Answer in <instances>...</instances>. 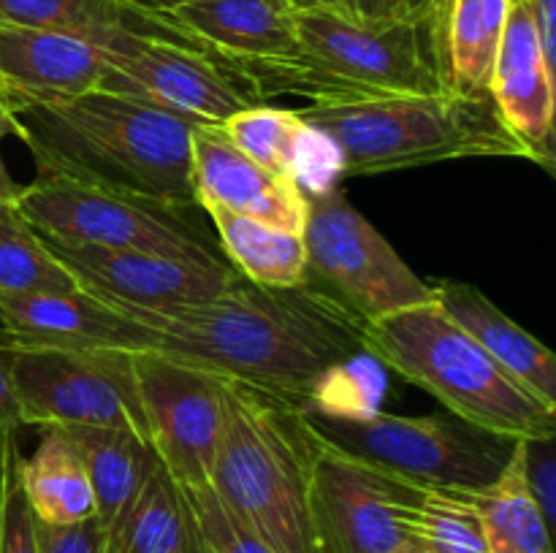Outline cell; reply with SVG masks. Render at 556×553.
I'll use <instances>...</instances> for the list:
<instances>
[{
  "instance_id": "1",
  "label": "cell",
  "mask_w": 556,
  "mask_h": 553,
  "mask_svg": "<svg viewBox=\"0 0 556 553\" xmlns=\"http://www.w3.org/2000/svg\"><path fill=\"white\" fill-rule=\"evenodd\" d=\"M150 350L309 410L324 383L364 350L362 320L313 285L269 287L244 280L212 301L147 320Z\"/></svg>"
},
{
  "instance_id": "2",
  "label": "cell",
  "mask_w": 556,
  "mask_h": 553,
  "mask_svg": "<svg viewBox=\"0 0 556 553\" xmlns=\"http://www.w3.org/2000/svg\"><path fill=\"white\" fill-rule=\"evenodd\" d=\"M16 119L36 160V177L199 206L190 119L106 90L22 108Z\"/></svg>"
},
{
  "instance_id": "3",
  "label": "cell",
  "mask_w": 556,
  "mask_h": 553,
  "mask_svg": "<svg viewBox=\"0 0 556 553\" xmlns=\"http://www.w3.org/2000/svg\"><path fill=\"white\" fill-rule=\"evenodd\" d=\"M296 52L228 60L261 98L302 95L313 103H362L448 92L445 43L427 20L362 25L329 11H293Z\"/></svg>"
},
{
  "instance_id": "4",
  "label": "cell",
  "mask_w": 556,
  "mask_h": 553,
  "mask_svg": "<svg viewBox=\"0 0 556 553\" xmlns=\"http://www.w3.org/2000/svg\"><path fill=\"white\" fill-rule=\"evenodd\" d=\"M318 437L288 401L223 380L215 497L275 553H318L309 524V466Z\"/></svg>"
},
{
  "instance_id": "5",
  "label": "cell",
  "mask_w": 556,
  "mask_h": 553,
  "mask_svg": "<svg viewBox=\"0 0 556 553\" xmlns=\"http://www.w3.org/2000/svg\"><path fill=\"white\" fill-rule=\"evenodd\" d=\"M340 155L342 177L407 171L462 157H525L492 92H434L362 103H309L296 112Z\"/></svg>"
},
{
  "instance_id": "6",
  "label": "cell",
  "mask_w": 556,
  "mask_h": 553,
  "mask_svg": "<svg viewBox=\"0 0 556 553\" xmlns=\"http://www.w3.org/2000/svg\"><path fill=\"white\" fill-rule=\"evenodd\" d=\"M364 350L472 426L514 439L556 434V407L494 361L434 298L369 323Z\"/></svg>"
},
{
  "instance_id": "7",
  "label": "cell",
  "mask_w": 556,
  "mask_h": 553,
  "mask_svg": "<svg viewBox=\"0 0 556 553\" xmlns=\"http://www.w3.org/2000/svg\"><path fill=\"white\" fill-rule=\"evenodd\" d=\"M315 437L329 448L424 488L478 491L503 475L519 439L451 415H342L304 410Z\"/></svg>"
},
{
  "instance_id": "8",
  "label": "cell",
  "mask_w": 556,
  "mask_h": 553,
  "mask_svg": "<svg viewBox=\"0 0 556 553\" xmlns=\"http://www.w3.org/2000/svg\"><path fill=\"white\" fill-rule=\"evenodd\" d=\"M14 204L41 236L54 242L228 263L220 242L210 236L195 215L199 206L166 204L63 177H36L22 184Z\"/></svg>"
},
{
  "instance_id": "9",
  "label": "cell",
  "mask_w": 556,
  "mask_h": 553,
  "mask_svg": "<svg viewBox=\"0 0 556 553\" xmlns=\"http://www.w3.org/2000/svg\"><path fill=\"white\" fill-rule=\"evenodd\" d=\"M304 195L307 285L326 293L364 325L432 301L434 285H427L402 260L340 188H304Z\"/></svg>"
},
{
  "instance_id": "10",
  "label": "cell",
  "mask_w": 556,
  "mask_h": 553,
  "mask_svg": "<svg viewBox=\"0 0 556 553\" xmlns=\"http://www.w3.org/2000/svg\"><path fill=\"white\" fill-rule=\"evenodd\" d=\"M14 345L11 383L22 426L130 428L147 442L134 352Z\"/></svg>"
},
{
  "instance_id": "11",
  "label": "cell",
  "mask_w": 556,
  "mask_h": 553,
  "mask_svg": "<svg viewBox=\"0 0 556 553\" xmlns=\"http://www.w3.org/2000/svg\"><path fill=\"white\" fill-rule=\"evenodd\" d=\"M98 90L166 108L195 125H223L266 103L258 87L215 52L125 33L109 41Z\"/></svg>"
},
{
  "instance_id": "12",
  "label": "cell",
  "mask_w": 556,
  "mask_h": 553,
  "mask_svg": "<svg viewBox=\"0 0 556 553\" xmlns=\"http://www.w3.org/2000/svg\"><path fill=\"white\" fill-rule=\"evenodd\" d=\"M134 377L155 459L182 488L210 486L226 377L152 350L134 352Z\"/></svg>"
},
{
  "instance_id": "13",
  "label": "cell",
  "mask_w": 556,
  "mask_h": 553,
  "mask_svg": "<svg viewBox=\"0 0 556 553\" xmlns=\"http://www.w3.org/2000/svg\"><path fill=\"white\" fill-rule=\"evenodd\" d=\"M41 242L79 291L139 323L212 301L237 276L231 263H195L136 249L63 244L49 236H41Z\"/></svg>"
},
{
  "instance_id": "14",
  "label": "cell",
  "mask_w": 556,
  "mask_h": 553,
  "mask_svg": "<svg viewBox=\"0 0 556 553\" xmlns=\"http://www.w3.org/2000/svg\"><path fill=\"white\" fill-rule=\"evenodd\" d=\"M416 486L318 439L309 466V524L318 553H394L413 545L402 513Z\"/></svg>"
},
{
  "instance_id": "15",
  "label": "cell",
  "mask_w": 556,
  "mask_h": 553,
  "mask_svg": "<svg viewBox=\"0 0 556 553\" xmlns=\"http://www.w3.org/2000/svg\"><path fill=\"white\" fill-rule=\"evenodd\" d=\"M193 195L199 209L220 206L286 231L302 233L307 220L302 184L237 150L223 125L193 128Z\"/></svg>"
},
{
  "instance_id": "16",
  "label": "cell",
  "mask_w": 556,
  "mask_h": 553,
  "mask_svg": "<svg viewBox=\"0 0 556 553\" xmlns=\"http://www.w3.org/2000/svg\"><path fill=\"white\" fill-rule=\"evenodd\" d=\"M106 65V49L90 38L0 25V90L14 114L98 90Z\"/></svg>"
},
{
  "instance_id": "17",
  "label": "cell",
  "mask_w": 556,
  "mask_h": 553,
  "mask_svg": "<svg viewBox=\"0 0 556 553\" xmlns=\"http://www.w3.org/2000/svg\"><path fill=\"white\" fill-rule=\"evenodd\" d=\"M554 81L556 74L543 57L532 11L510 3L503 41L494 60L489 92L500 114L530 150L532 163L554 171Z\"/></svg>"
},
{
  "instance_id": "18",
  "label": "cell",
  "mask_w": 556,
  "mask_h": 553,
  "mask_svg": "<svg viewBox=\"0 0 556 553\" xmlns=\"http://www.w3.org/2000/svg\"><path fill=\"white\" fill-rule=\"evenodd\" d=\"M0 325L20 345L60 350H150V325L114 312L85 291L0 296Z\"/></svg>"
},
{
  "instance_id": "19",
  "label": "cell",
  "mask_w": 556,
  "mask_h": 553,
  "mask_svg": "<svg viewBox=\"0 0 556 553\" xmlns=\"http://www.w3.org/2000/svg\"><path fill=\"white\" fill-rule=\"evenodd\" d=\"M434 301L459 329H465L489 356L503 363L514 377L556 407V358L543 342L510 320L481 287L470 282H440Z\"/></svg>"
},
{
  "instance_id": "20",
  "label": "cell",
  "mask_w": 556,
  "mask_h": 553,
  "mask_svg": "<svg viewBox=\"0 0 556 553\" xmlns=\"http://www.w3.org/2000/svg\"><path fill=\"white\" fill-rule=\"evenodd\" d=\"M172 20L226 60H271L296 52L293 11L282 0H195Z\"/></svg>"
},
{
  "instance_id": "21",
  "label": "cell",
  "mask_w": 556,
  "mask_h": 553,
  "mask_svg": "<svg viewBox=\"0 0 556 553\" xmlns=\"http://www.w3.org/2000/svg\"><path fill=\"white\" fill-rule=\"evenodd\" d=\"M0 25L71 33V36L90 38L101 47L117 36L134 33V36L212 52L188 30H182L172 16L150 14L125 0H0Z\"/></svg>"
},
{
  "instance_id": "22",
  "label": "cell",
  "mask_w": 556,
  "mask_h": 553,
  "mask_svg": "<svg viewBox=\"0 0 556 553\" xmlns=\"http://www.w3.org/2000/svg\"><path fill=\"white\" fill-rule=\"evenodd\" d=\"M103 548L109 553H201L182 488L161 461L141 483L134 502L103 529Z\"/></svg>"
},
{
  "instance_id": "23",
  "label": "cell",
  "mask_w": 556,
  "mask_h": 553,
  "mask_svg": "<svg viewBox=\"0 0 556 553\" xmlns=\"http://www.w3.org/2000/svg\"><path fill=\"white\" fill-rule=\"evenodd\" d=\"M65 432L85 464L98 524L109 529L119 518V513L134 502L141 483L157 464L155 453L130 428L74 426Z\"/></svg>"
},
{
  "instance_id": "24",
  "label": "cell",
  "mask_w": 556,
  "mask_h": 553,
  "mask_svg": "<svg viewBox=\"0 0 556 553\" xmlns=\"http://www.w3.org/2000/svg\"><path fill=\"white\" fill-rule=\"evenodd\" d=\"M20 486L36 520L68 526L96 518V502L85 464L65 428H41V442L30 459L20 455Z\"/></svg>"
},
{
  "instance_id": "25",
  "label": "cell",
  "mask_w": 556,
  "mask_h": 553,
  "mask_svg": "<svg viewBox=\"0 0 556 553\" xmlns=\"http://www.w3.org/2000/svg\"><path fill=\"white\" fill-rule=\"evenodd\" d=\"M204 211L215 222L223 255L244 280L269 287L302 285L307 274V247L302 233L266 226L220 206Z\"/></svg>"
},
{
  "instance_id": "26",
  "label": "cell",
  "mask_w": 556,
  "mask_h": 553,
  "mask_svg": "<svg viewBox=\"0 0 556 553\" xmlns=\"http://www.w3.org/2000/svg\"><path fill=\"white\" fill-rule=\"evenodd\" d=\"M470 497L481 515L489 553H554L552 526L525 480V439L516 442L503 475L492 486L470 491Z\"/></svg>"
},
{
  "instance_id": "27",
  "label": "cell",
  "mask_w": 556,
  "mask_h": 553,
  "mask_svg": "<svg viewBox=\"0 0 556 553\" xmlns=\"http://www.w3.org/2000/svg\"><path fill=\"white\" fill-rule=\"evenodd\" d=\"M510 0H451L443 41L448 85L456 92H489Z\"/></svg>"
},
{
  "instance_id": "28",
  "label": "cell",
  "mask_w": 556,
  "mask_h": 553,
  "mask_svg": "<svg viewBox=\"0 0 556 553\" xmlns=\"http://www.w3.org/2000/svg\"><path fill=\"white\" fill-rule=\"evenodd\" d=\"M402 524L413 545L429 553H489L470 491L416 486Z\"/></svg>"
},
{
  "instance_id": "29",
  "label": "cell",
  "mask_w": 556,
  "mask_h": 553,
  "mask_svg": "<svg viewBox=\"0 0 556 553\" xmlns=\"http://www.w3.org/2000/svg\"><path fill=\"white\" fill-rule=\"evenodd\" d=\"M79 291L68 271L43 247L14 198L0 195V296H41Z\"/></svg>"
},
{
  "instance_id": "30",
  "label": "cell",
  "mask_w": 556,
  "mask_h": 553,
  "mask_svg": "<svg viewBox=\"0 0 556 553\" xmlns=\"http://www.w3.org/2000/svg\"><path fill=\"white\" fill-rule=\"evenodd\" d=\"M223 130L244 155L304 188L302 171L304 157H307V139L313 130L302 123L296 112L261 103V106L233 114L228 123H223Z\"/></svg>"
},
{
  "instance_id": "31",
  "label": "cell",
  "mask_w": 556,
  "mask_h": 553,
  "mask_svg": "<svg viewBox=\"0 0 556 553\" xmlns=\"http://www.w3.org/2000/svg\"><path fill=\"white\" fill-rule=\"evenodd\" d=\"M182 493L204 553H275L215 497L210 486H190L182 488Z\"/></svg>"
},
{
  "instance_id": "32",
  "label": "cell",
  "mask_w": 556,
  "mask_h": 553,
  "mask_svg": "<svg viewBox=\"0 0 556 553\" xmlns=\"http://www.w3.org/2000/svg\"><path fill=\"white\" fill-rule=\"evenodd\" d=\"M20 442H11L0 483V553H38L36 515L20 486Z\"/></svg>"
},
{
  "instance_id": "33",
  "label": "cell",
  "mask_w": 556,
  "mask_h": 553,
  "mask_svg": "<svg viewBox=\"0 0 556 553\" xmlns=\"http://www.w3.org/2000/svg\"><path fill=\"white\" fill-rule=\"evenodd\" d=\"M291 11H329L362 25L394 20H429L432 0H282Z\"/></svg>"
},
{
  "instance_id": "34",
  "label": "cell",
  "mask_w": 556,
  "mask_h": 553,
  "mask_svg": "<svg viewBox=\"0 0 556 553\" xmlns=\"http://www.w3.org/2000/svg\"><path fill=\"white\" fill-rule=\"evenodd\" d=\"M525 480L548 526L556 520V434L525 439Z\"/></svg>"
},
{
  "instance_id": "35",
  "label": "cell",
  "mask_w": 556,
  "mask_h": 553,
  "mask_svg": "<svg viewBox=\"0 0 556 553\" xmlns=\"http://www.w3.org/2000/svg\"><path fill=\"white\" fill-rule=\"evenodd\" d=\"M38 553H101L103 526L98 518L68 526H49L36 520Z\"/></svg>"
},
{
  "instance_id": "36",
  "label": "cell",
  "mask_w": 556,
  "mask_h": 553,
  "mask_svg": "<svg viewBox=\"0 0 556 553\" xmlns=\"http://www.w3.org/2000/svg\"><path fill=\"white\" fill-rule=\"evenodd\" d=\"M14 336L0 325V432H20V404H16L14 383H11V361H14Z\"/></svg>"
},
{
  "instance_id": "37",
  "label": "cell",
  "mask_w": 556,
  "mask_h": 553,
  "mask_svg": "<svg viewBox=\"0 0 556 553\" xmlns=\"http://www.w3.org/2000/svg\"><path fill=\"white\" fill-rule=\"evenodd\" d=\"M527 5L532 11L546 65L556 74V0H527Z\"/></svg>"
},
{
  "instance_id": "38",
  "label": "cell",
  "mask_w": 556,
  "mask_h": 553,
  "mask_svg": "<svg viewBox=\"0 0 556 553\" xmlns=\"http://www.w3.org/2000/svg\"><path fill=\"white\" fill-rule=\"evenodd\" d=\"M5 136H20L22 139V125H20V119H16L14 108H11L9 98H5L3 90H0V144H3ZM20 188L22 184H16L14 179L9 177L3 155H0V195H9V198H14V195L20 193Z\"/></svg>"
},
{
  "instance_id": "39",
  "label": "cell",
  "mask_w": 556,
  "mask_h": 553,
  "mask_svg": "<svg viewBox=\"0 0 556 553\" xmlns=\"http://www.w3.org/2000/svg\"><path fill=\"white\" fill-rule=\"evenodd\" d=\"M125 3L136 5V9H141V11H150V14L172 16V11H177L179 5L195 3V0H125Z\"/></svg>"
},
{
  "instance_id": "40",
  "label": "cell",
  "mask_w": 556,
  "mask_h": 553,
  "mask_svg": "<svg viewBox=\"0 0 556 553\" xmlns=\"http://www.w3.org/2000/svg\"><path fill=\"white\" fill-rule=\"evenodd\" d=\"M16 439V432H0V483H3V466H5V455H9L11 442Z\"/></svg>"
},
{
  "instance_id": "41",
  "label": "cell",
  "mask_w": 556,
  "mask_h": 553,
  "mask_svg": "<svg viewBox=\"0 0 556 553\" xmlns=\"http://www.w3.org/2000/svg\"><path fill=\"white\" fill-rule=\"evenodd\" d=\"M394 553H429V551H424V548H418V545H405V548H400V551H394Z\"/></svg>"
}]
</instances>
